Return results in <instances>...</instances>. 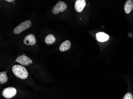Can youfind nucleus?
<instances>
[{
	"label": "nucleus",
	"mask_w": 133,
	"mask_h": 99,
	"mask_svg": "<svg viewBox=\"0 0 133 99\" xmlns=\"http://www.w3.org/2000/svg\"><path fill=\"white\" fill-rule=\"evenodd\" d=\"M14 75L22 79H25L28 75V72L24 67L20 65H15L12 68Z\"/></svg>",
	"instance_id": "f257e3e1"
},
{
	"label": "nucleus",
	"mask_w": 133,
	"mask_h": 99,
	"mask_svg": "<svg viewBox=\"0 0 133 99\" xmlns=\"http://www.w3.org/2000/svg\"><path fill=\"white\" fill-rule=\"evenodd\" d=\"M32 25V23L30 20H26L20 24L13 30V33L15 34H19L25 30L28 29Z\"/></svg>",
	"instance_id": "f03ea898"
},
{
	"label": "nucleus",
	"mask_w": 133,
	"mask_h": 99,
	"mask_svg": "<svg viewBox=\"0 0 133 99\" xmlns=\"http://www.w3.org/2000/svg\"><path fill=\"white\" fill-rule=\"evenodd\" d=\"M67 8V5L63 1H59L52 9V12L54 14H57L58 13L64 12Z\"/></svg>",
	"instance_id": "7ed1b4c3"
},
{
	"label": "nucleus",
	"mask_w": 133,
	"mask_h": 99,
	"mask_svg": "<svg viewBox=\"0 0 133 99\" xmlns=\"http://www.w3.org/2000/svg\"><path fill=\"white\" fill-rule=\"evenodd\" d=\"M16 94V90L12 87L6 88L4 89L2 92L3 96L7 99H10Z\"/></svg>",
	"instance_id": "20e7f679"
},
{
	"label": "nucleus",
	"mask_w": 133,
	"mask_h": 99,
	"mask_svg": "<svg viewBox=\"0 0 133 99\" xmlns=\"http://www.w3.org/2000/svg\"><path fill=\"white\" fill-rule=\"evenodd\" d=\"M16 62L24 66H28L32 63V61L25 55H21L18 56L16 60Z\"/></svg>",
	"instance_id": "39448f33"
},
{
	"label": "nucleus",
	"mask_w": 133,
	"mask_h": 99,
	"mask_svg": "<svg viewBox=\"0 0 133 99\" xmlns=\"http://www.w3.org/2000/svg\"><path fill=\"white\" fill-rule=\"evenodd\" d=\"M24 43L26 45L33 46L36 43V39L34 35L29 34L25 37L24 40Z\"/></svg>",
	"instance_id": "423d86ee"
},
{
	"label": "nucleus",
	"mask_w": 133,
	"mask_h": 99,
	"mask_svg": "<svg viewBox=\"0 0 133 99\" xmlns=\"http://www.w3.org/2000/svg\"><path fill=\"white\" fill-rule=\"evenodd\" d=\"M86 1L85 0H77L75 4V10L78 12H81L83 10L86 6Z\"/></svg>",
	"instance_id": "0eeeda50"
},
{
	"label": "nucleus",
	"mask_w": 133,
	"mask_h": 99,
	"mask_svg": "<svg viewBox=\"0 0 133 99\" xmlns=\"http://www.w3.org/2000/svg\"><path fill=\"white\" fill-rule=\"evenodd\" d=\"M96 39L100 42H104L108 41L109 36L104 32H98L96 35Z\"/></svg>",
	"instance_id": "6e6552de"
},
{
	"label": "nucleus",
	"mask_w": 133,
	"mask_h": 99,
	"mask_svg": "<svg viewBox=\"0 0 133 99\" xmlns=\"http://www.w3.org/2000/svg\"><path fill=\"white\" fill-rule=\"evenodd\" d=\"M71 47V43L70 41L66 40L63 42L60 46L59 50L62 52L67 51L70 49Z\"/></svg>",
	"instance_id": "1a4fd4ad"
},
{
	"label": "nucleus",
	"mask_w": 133,
	"mask_h": 99,
	"mask_svg": "<svg viewBox=\"0 0 133 99\" xmlns=\"http://www.w3.org/2000/svg\"><path fill=\"white\" fill-rule=\"evenodd\" d=\"M133 9V1L128 0L126 1L124 6V11L127 14L130 13Z\"/></svg>",
	"instance_id": "9d476101"
},
{
	"label": "nucleus",
	"mask_w": 133,
	"mask_h": 99,
	"mask_svg": "<svg viewBox=\"0 0 133 99\" xmlns=\"http://www.w3.org/2000/svg\"><path fill=\"white\" fill-rule=\"evenodd\" d=\"M56 39L54 36L52 34H49L46 36L45 38V43L47 44H52L53 43H54L56 41Z\"/></svg>",
	"instance_id": "9b49d317"
},
{
	"label": "nucleus",
	"mask_w": 133,
	"mask_h": 99,
	"mask_svg": "<svg viewBox=\"0 0 133 99\" xmlns=\"http://www.w3.org/2000/svg\"><path fill=\"white\" fill-rule=\"evenodd\" d=\"M8 77L6 74V71L0 73V83L4 84L8 80Z\"/></svg>",
	"instance_id": "f8f14e48"
},
{
	"label": "nucleus",
	"mask_w": 133,
	"mask_h": 99,
	"mask_svg": "<svg viewBox=\"0 0 133 99\" xmlns=\"http://www.w3.org/2000/svg\"><path fill=\"white\" fill-rule=\"evenodd\" d=\"M124 99H133V95L130 93H128L125 95Z\"/></svg>",
	"instance_id": "ddd939ff"
},
{
	"label": "nucleus",
	"mask_w": 133,
	"mask_h": 99,
	"mask_svg": "<svg viewBox=\"0 0 133 99\" xmlns=\"http://www.w3.org/2000/svg\"><path fill=\"white\" fill-rule=\"evenodd\" d=\"M6 1L8 2H12L15 1L14 0H6Z\"/></svg>",
	"instance_id": "4468645a"
}]
</instances>
